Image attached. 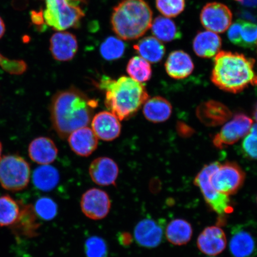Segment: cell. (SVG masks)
<instances>
[{
  "instance_id": "cell-1",
  "label": "cell",
  "mask_w": 257,
  "mask_h": 257,
  "mask_svg": "<svg viewBox=\"0 0 257 257\" xmlns=\"http://www.w3.org/2000/svg\"><path fill=\"white\" fill-rule=\"evenodd\" d=\"M98 101L80 89L70 87L56 93L51 99L50 112L54 130L62 139L91 123Z\"/></svg>"
},
{
  "instance_id": "cell-2",
  "label": "cell",
  "mask_w": 257,
  "mask_h": 257,
  "mask_svg": "<svg viewBox=\"0 0 257 257\" xmlns=\"http://www.w3.org/2000/svg\"><path fill=\"white\" fill-rule=\"evenodd\" d=\"M98 86L105 91L106 107L120 120L133 116L149 98L142 83L130 77L124 76L113 80L104 76Z\"/></svg>"
},
{
  "instance_id": "cell-3",
  "label": "cell",
  "mask_w": 257,
  "mask_h": 257,
  "mask_svg": "<svg viewBox=\"0 0 257 257\" xmlns=\"http://www.w3.org/2000/svg\"><path fill=\"white\" fill-rule=\"evenodd\" d=\"M211 80L223 91L238 93L250 84L255 85V61L243 54L221 51L214 59Z\"/></svg>"
},
{
  "instance_id": "cell-4",
  "label": "cell",
  "mask_w": 257,
  "mask_h": 257,
  "mask_svg": "<svg viewBox=\"0 0 257 257\" xmlns=\"http://www.w3.org/2000/svg\"><path fill=\"white\" fill-rule=\"evenodd\" d=\"M153 12L144 0H123L111 16L112 30L124 40L143 36L152 27Z\"/></svg>"
},
{
  "instance_id": "cell-5",
  "label": "cell",
  "mask_w": 257,
  "mask_h": 257,
  "mask_svg": "<svg viewBox=\"0 0 257 257\" xmlns=\"http://www.w3.org/2000/svg\"><path fill=\"white\" fill-rule=\"evenodd\" d=\"M43 16L48 25L62 31L78 27L85 14L79 5L71 0H46Z\"/></svg>"
},
{
  "instance_id": "cell-6",
  "label": "cell",
  "mask_w": 257,
  "mask_h": 257,
  "mask_svg": "<svg viewBox=\"0 0 257 257\" xmlns=\"http://www.w3.org/2000/svg\"><path fill=\"white\" fill-rule=\"evenodd\" d=\"M31 168L27 161L18 155H7L0 159V185L6 190H24L30 183Z\"/></svg>"
},
{
  "instance_id": "cell-7",
  "label": "cell",
  "mask_w": 257,
  "mask_h": 257,
  "mask_svg": "<svg viewBox=\"0 0 257 257\" xmlns=\"http://www.w3.org/2000/svg\"><path fill=\"white\" fill-rule=\"evenodd\" d=\"M220 163L214 162L205 166L196 176L194 183L200 188L209 206L219 216H224L232 211L229 197L221 194L211 184L210 177Z\"/></svg>"
},
{
  "instance_id": "cell-8",
  "label": "cell",
  "mask_w": 257,
  "mask_h": 257,
  "mask_svg": "<svg viewBox=\"0 0 257 257\" xmlns=\"http://www.w3.org/2000/svg\"><path fill=\"white\" fill-rule=\"evenodd\" d=\"M245 175L235 163L227 162L217 167L210 177L211 184L221 194H236L245 181Z\"/></svg>"
},
{
  "instance_id": "cell-9",
  "label": "cell",
  "mask_w": 257,
  "mask_h": 257,
  "mask_svg": "<svg viewBox=\"0 0 257 257\" xmlns=\"http://www.w3.org/2000/svg\"><path fill=\"white\" fill-rule=\"evenodd\" d=\"M200 19L202 25L208 31L223 33L232 25V14L226 5L210 3L202 9Z\"/></svg>"
},
{
  "instance_id": "cell-10",
  "label": "cell",
  "mask_w": 257,
  "mask_h": 257,
  "mask_svg": "<svg viewBox=\"0 0 257 257\" xmlns=\"http://www.w3.org/2000/svg\"><path fill=\"white\" fill-rule=\"evenodd\" d=\"M111 202L107 192L98 188L86 191L80 200V208L83 214L89 219L99 220L107 216Z\"/></svg>"
},
{
  "instance_id": "cell-11",
  "label": "cell",
  "mask_w": 257,
  "mask_h": 257,
  "mask_svg": "<svg viewBox=\"0 0 257 257\" xmlns=\"http://www.w3.org/2000/svg\"><path fill=\"white\" fill-rule=\"evenodd\" d=\"M252 124L251 118L243 114L234 115L215 136L213 143L218 149L236 143L248 134Z\"/></svg>"
},
{
  "instance_id": "cell-12",
  "label": "cell",
  "mask_w": 257,
  "mask_h": 257,
  "mask_svg": "<svg viewBox=\"0 0 257 257\" xmlns=\"http://www.w3.org/2000/svg\"><path fill=\"white\" fill-rule=\"evenodd\" d=\"M164 224L155 220L146 218L137 224L135 239L144 248H154L159 246L164 237Z\"/></svg>"
},
{
  "instance_id": "cell-13",
  "label": "cell",
  "mask_w": 257,
  "mask_h": 257,
  "mask_svg": "<svg viewBox=\"0 0 257 257\" xmlns=\"http://www.w3.org/2000/svg\"><path fill=\"white\" fill-rule=\"evenodd\" d=\"M40 226L34 205L25 204L21 201L20 214L16 222L10 227L12 232L17 237L32 238L38 236Z\"/></svg>"
},
{
  "instance_id": "cell-14",
  "label": "cell",
  "mask_w": 257,
  "mask_h": 257,
  "mask_svg": "<svg viewBox=\"0 0 257 257\" xmlns=\"http://www.w3.org/2000/svg\"><path fill=\"white\" fill-rule=\"evenodd\" d=\"M118 166L111 159L102 157L95 159L89 166V173L92 181L102 186L115 185L118 178Z\"/></svg>"
},
{
  "instance_id": "cell-15",
  "label": "cell",
  "mask_w": 257,
  "mask_h": 257,
  "mask_svg": "<svg viewBox=\"0 0 257 257\" xmlns=\"http://www.w3.org/2000/svg\"><path fill=\"white\" fill-rule=\"evenodd\" d=\"M93 132L99 139L111 141L119 137L120 120L110 111H101L95 114L91 121Z\"/></svg>"
},
{
  "instance_id": "cell-16",
  "label": "cell",
  "mask_w": 257,
  "mask_h": 257,
  "mask_svg": "<svg viewBox=\"0 0 257 257\" xmlns=\"http://www.w3.org/2000/svg\"><path fill=\"white\" fill-rule=\"evenodd\" d=\"M227 239L222 229L218 226H209L202 231L197 239L199 249L204 254L215 256L226 248Z\"/></svg>"
},
{
  "instance_id": "cell-17",
  "label": "cell",
  "mask_w": 257,
  "mask_h": 257,
  "mask_svg": "<svg viewBox=\"0 0 257 257\" xmlns=\"http://www.w3.org/2000/svg\"><path fill=\"white\" fill-rule=\"evenodd\" d=\"M229 250L232 257H255L257 254L256 240L248 230L234 227L231 233Z\"/></svg>"
},
{
  "instance_id": "cell-18",
  "label": "cell",
  "mask_w": 257,
  "mask_h": 257,
  "mask_svg": "<svg viewBox=\"0 0 257 257\" xmlns=\"http://www.w3.org/2000/svg\"><path fill=\"white\" fill-rule=\"evenodd\" d=\"M78 48L76 38L69 32H57L51 38V54L54 59L60 62L72 60L75 57Z\"/></svg>"
},
{
  "instance_id": "cell-19",
  "label": "cell",
  "mask_w": 257,
  "mask_h": 257,
  "mask_svg": "<svg viewBox=\"0 0 257 257\" xmlns=\"http://www.w3.org/2000/svg\"><path fill=\"white\" fill-rule=\"evenodd\" d=\"M67 138L72 150L79 156L88 157L97 149L98 138L88 126L73 131Z\"/></svg>"
},
{
  "instance_id": "cell-20",
  "label": "cell",
  "mask_w": 257,
  "mask_h": 257,
  "mask_svg": "<svg viewBox=\"0 0 257 257\" xmlns=\"http://www.w3.org/2000/svg\"><path fill=\"white\" fill-rule=\"evenodd\" d=\"M28 153L34 162L41 165H48L57 159L58 149L52 140L41 137L32 141L29 146Z\"/></svg>"
},
{
  "instance_id": "cell-21",
  "label": "cell",
  "mask_w": 257,
  "mask_h": 257,
  "mask_svg": "<svg viewBox=\"0 0 257 257\" xmlns=\"http://www.w3.org/2000/svg\"><path fill=\"white\" fill-rule=\"evenodd\" d=\"M197 116L202 123L210 126L223 124L231 117L226 106L216 101H209L199 106Z\"/></svg>"
},
{
  "instance_id": "cell-22",
  "label": "cell",
  "mask_w": 257,
  "mask_h": 257,
  "mask_svg": "<svg viewBox=\"0 0 257 257\" xmlns=\"http://www.w3.org/2000/svg\"><path fill=\"white\" fill-rule=\"evenodd\" d=\"M165 68L167 73L172 78L181 79L191 75L194 65L187 53L179 50L170 54L165 64Z\"/></svg>"
},
{
  "instance_id": "cell-23",
  "label": "cell",
  "mask_w": 257,
  "mask_h": 257,
  "mask_svg": "<svg viewBox=\"0 0 257 257\" xmlns=\"http://www.w3.org/2000/svg\"><path fill=\"white\" fill-rule=\"evenodd\" d=\"M221 46V38L216 33L207 31L201 32L193 42L195 53L202 58H211L219 52Z\"/></svg>"
},
{
  "instance_id": "cell-24",
  "label": "cell",
  "mask_w": 257,
  "mask_h": 257,
  "mask_svg": "<svg viewBox=\"0 0 257 257\" xmlns=\"http://www.w3.org/2000/svg\"><path fill=\"white\" fill-rule=\"evenodd\" d=\"M172 111L171 104L162 96L149 98L144 104L143 113L145 117L153 123H162L168 120Z\"/></svg>"
},
{
  "instance_id": "cell-25",
  "label": "cell",
  "mask_w": 257,
  "mask_h": 257,
  "mask_svg": "<svg viewBox=\"0 0 257 257\" xmlns=\"http://www.w3.org/2000/svg\"><path fill=\"white\" fill-rule=\"evenodd\" d=\"M191 224L184 219L173 220L167 226L166 236L170 243L175 245H184L192 238Z\"/></svg>"
},
{
  "instance_id": "cell-26",
  "label": "cell",
  "mask_w": 257,
  "mask_h": 257,
  "mask_svg": "<svg viewBox=\"0 0 257 257\" xmlns=\"http://www.w3.org/2000/svg\"><path fill=\"white\" fill-rule=\"evenodd\" d=\"M134 48L141 57L153 63L160 62L165 54V46L161 41L153 37L143 38L135 45Z\"/></svg>"
},
{
  "instance_id": "cell-27",
  "label": "cell",
  "mask_w": 257,
  "mask_h": 257,
  "mask_svg": "<svg viewBox=\"0 0 257 257\" xmlns=\"http://www.w3.org/2000/svg\"><path fill=\"white\" fill-rule=\"evenodd\" d=\"M32 179L35 187L39 190L50 191L59 184L60 175L54 167L43 165L34 170Z\"/></svg>"
},
{
  "instance_id": "cell-28",
  "label": "cell",
  "mask_w": 257,
  "mask_h": 257,
  "mask_svg": "<svg viewBox=\"0 0 257 257\" xmlns=\"http://www.w3.org/2000/svg\"><path fill=\"white\" fill-rule=\"evenodd\" d=\"M151 28L153 35L160 41L168 43L182 37L181 32L175 22L168 18L159 16L154 19Z\"/></svg>"
},
{
  "instance_id": "cell-29",
  "label": "cell",
  "mask_w": 257,
  "mask_h": 257,
  "mask_svg": "<svg viewBox=\"0 0 257 257\" xmlns=\"http://www.w3.org/2000/svg\"><path fill=\"white\" fill-rule=\"evenodd\" d=\"M21 211V201L11 196L0 197V227H11L17 220Z\"/></svg>"
},
{
  "instance_id": "cell-30",
  "label": "cell",
  "mask_w": 257,
  "mask_h": 257,
  "mask_svg": "<svg viewBox=\"0 0 257 257\" xmlns=\"http://www.w3.org/2000/svg\"><path fill=\"white\" fill-rule=\"evenodd\" d=\"M126 71L130 78L140 83L149 81L152 76L150 63L140 56L134 57L128 61Z\"/></svg>"
},
{
  "instance_id": "cell-31",
  "label": "cell",
  "mask_w": 257,
  "mask_h": 257,
  "mask_svg": "<svg viewBox=\"0 0 257 257\" xmlns=\"http://www.w3.org/2000/svg\"><path fill=\"white\" fill-rule=\"evenodd\" d=\"M125 45L123 41L114 37H110L105 40L100 47L102 57L108 61L120 59L123 56Z\"/></svg>"
},
{
  "instance_id": "cell-32",
  "label": "cell",
  "mask_w": 257,
  "mask_h": 257,
  "mask_svg": "<svg viewBox=\"0 0 257 257\" xmlns=\"http://www.w3.org/2000/svg\"><path fill=\"white\" fill-rule=\"evenodd\" d=\"M156 7L166 18H174L184 11L185 0H156Z\"/></svg>"
},
{
  "instance_id": "cell-33",
  "label": "cell",
  "mask_w": 257,
  "mask_h": 257,
  "mask_svg": "<svg viewBox=\"0 0 257 257\" xmlns=\"http://www.w3.org/2000/svg\"><path fill=\"white\" fill-rule=\"evenodd\" d=\"M34 207L37 216L45 220L53 219L57 214V204L50 198H40Z\"/></svg>"
},
{
  "instance_id": "cell-34",
  "label": "cell",
  "mask_w": 257,
  "mask_h": 257,
  "mask_svg": "<svg viewBox=\"0 0 257 257\" xmlns=\"http://www.w3.org/2000/svg\"><path fill=\"white\" fill-rule=\"evenodd\" d=\"M86 257H107L108 246L104 239L98 236H92L85 243Z\"/></svg>"
},
{
  "instance_id": "cell-35",
  "label": "cell",
  "mask_w": 257,
  "mask_h": 257,
  "mask_svg": "<svg viewBox=\"0 0 257 257\" xmlns=\"http://www.w3.org/2000/svg\"><path fill=\"white\" fill-rule=\"evenodd\" d=\"M240 47L254 49L257 47V25L242 21Z\"/></svg>"
},
{
  "instance_id": "cell-36",
  "label": "cell",
  "mask_w": 257,
  "mask_h": 257,
  "mask_svg": "<svg viewBox=\"0 0 257 257\" xmlns=\"http://www.w3.org/2000/svg\"><path fill=\"white\" fill-rule=\"evenodd\" d=\"M242 150L246 156L257 160V124H253L243 141Z\"/></svg>"
},
{
  "instance_id": "cell-37",
  "label": "cell",
  "mask_w": 257,
  "mask_h": 257,
  "mask_svg": "<svg viewBox=\"0 0 257 257\" xmlns=\"http://www.w3.org/2000/svg\"><path fill=\"white\" fill-rule=\"evenodd\" d=\"M242 20H237L230 25L228 31V38L231 42L236 46L240 45V31L242 27Z\"/></svg>"
},
{
  "instance_id": "cell-38",
  "label": "cell",
  "mask_w": 257,
  "mask_h": 257,
  "mask_svg": "<svg viewBox=\"0 0 257 257\" xmlns=\"http://www.w3.org/2000/svg\"><path fill=\"white\" fill-rule=\"evenodd\" d=\"M42 13L32 12L31 13V18L34 23L36 25H40L43 22V16Z\"/></svg>"
},
{
  "instance_id": "cell-39",
  "label": "cell",
  "mask_w": 257,
  "mask_h": 257,
  "mask_svg": "<svg viewBox=\"0 0 257 257\" xmlns=\"http://www.w3.org/2000/svg\"><path fill=\"white\" fill-rule=\"evenodd\" d=\"M120 242L123 245H128L132 242V236L128 233H123L120 234L119 237Z\"/></svg>"
},
{
  "instance_id": "cell-40",
  "label": "cell",
  "mask_w": 257,
  "mask_h": 257,
  "mask_svg": "<svg viewBox=\"0 0 257 257\" xmlns=\"http://www.w3.org/2000/svg\"><path fill=\"white\" fill-rule=\"evenodd\" d=\"M178 130L179 133L181 134L182 136H187L188 135L190 136V134L192 133L191 128L182 123L179 125Z\"/></svg>"
},
{
  "instance_id": "cell-41",
  "label": "cell",
  "mask_w": 257,
  "mask_h": 257,
  "mask_svg": "<svg viewBox=\"0 0 257 257\" xmlns=\"http://www.w3.org/2000/svg\"><path fill=\"white\" fill-rule=\"evenodd\" d=\"M234 1L246 7L255 8L257 6V0H234Z\"/></svg>"
},
{
  "instance_id": "cell-42",
  "label": "cell",
  "mask_w": 257,
  "mask_h": 257,
  "mask_svg": "<svg viewBox=\"0 0 257 257\" xmlns=\"http://www.w3.org/2000/svg\"><path fill=\"white\" fill-rule=\"evenodd\" d=\"M6 32V26L4 21H3L2 18L0 17V39L5 35Z\"/></svg>"
},
{
  "instance_id": "cell-43",
  "label": "cell",
  "mask_w": 257,
  "mask_h": 257,
  "mask_svg": "<svg viewBox=\"0 0 257 257\" xmlns=\"http://www.w3.org/2000/svg\"><path fill=\"white\" fill-rule=\"evenodd\" d=\"M8 60V58L5 57L0 53V66L2 67L3 69L5 68Z\"/></svg>"
},
{
  "instance_id": "cell-44",
  "label": "cell",
  "mask_w": 257,
  "mask_h": 257,
  "mask_svg": "<svg viewBox=\"0 0 257 257\" xmlns=\"http://www.w3.org/2000/svg\"><path fill=\"white\" fill-rule=\"evenodd\" d=\"M253 118L257 121V104L255 106L254 110L253 112Z\"/></svg>"
},
{
  "instance_id": "cell-45",
  "label": "cell",
  "mask_w": 257,
  "mask_h": 257,
  "mask_svg": "<svg viewBox=\"0 0 257 257\" xmlns=\"http://www.w3.org/2000/svg\"><path fill=\"white\" fill-rule=\"evenodd\" d=\"M2 150H3L2 144L1 142H0V157H1V155H2Z\"/></svg>"
},
{
  "instance_id": "cell-46",
  "label": "cell",
  "mask_w": 257,
  "mask_h": 257,
  "mask_svg": "<svg viewBox=\"0 0 257 257\" xmlns=\"http://www.w3.org/2000/svg\"><path fill=\"white\" fill-rule=\"evenodd\" d=\"M255 85H257V77H256V82H255Z\"/></svg>"
},
{
  "instance_id": "cell-47",
  "label": "cell",
  "mask_w": 257,
  "mask_h": 257,
  "mask_svg": "<svg viewBox=\"0 0 257 257\" xmlns=\"http://www.w3.org/2000/svg\"><path fill=\"white\" fill-rule=\"evenodd\" d=\"M256 202H257V198H256Z\"/></svg>"
}]
</instances>
